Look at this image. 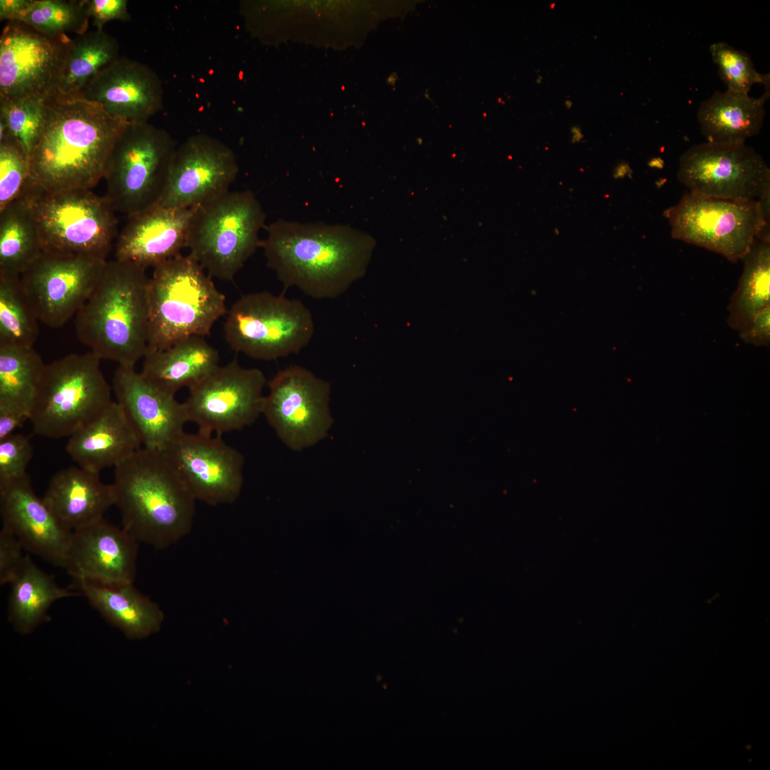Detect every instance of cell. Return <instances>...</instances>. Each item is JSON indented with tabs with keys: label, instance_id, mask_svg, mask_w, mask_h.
Listing matches in <instances>:
<instances>
[{
	"label": "cell",
	"instance_id": "30",
	"mask_svg": "<svg viewBox=\"0 0 770 770\" xmlns=\"http://www.w3.org/2000/svg\"><path fill=\"white\" fill-rule=\"evenodd\" d=\"M116 39L103 30L77 35L67 43L52 95H78L88 81L119 57Z\"/></svg>",
	"mask_w": 770,
	"mask_h": 770
},
{
	"label": "cell",
	"instance_id": "43",
	"mask_svg": "<svg viewBox=\"0 0 770 770\" xmlns=\"http://www.w3.org/2000/svg\"><path fill=\"white\" fill-rule=\"evenodd\" d=\"M30 414L23 409L0 405V441L14 434L15 431L29 421Z\"/></svg>",
	"mask_w": 770,
	"mask_h": 770
},
{
	"label": "cell",
	"instance_id": "29",
	"mask_svg": "<svg viewBox=\"0 0 770 770\" xmlns=\"http://www.w3.org/2000/svg\"><path fill=\"white\" fill-rule=\"evenodd\" d=\"M9 585L8 619L22 634L31 632L42 623L56 601L76 595L60 587L29 555H26L21 570Z\"/></svg>",
	"mask_w": 770,
	"mask_h": 770
},
{
	"label": "cell",
	"instance_id": "39",
	"mask_svg": "<svg viewBox=\"0 0 770 770\" xmlns=\"http://www.w3.org/2000/svg\"><path fill=\"white\" fill-rule=\"evenodd\" d=\"M34 448L29 438L14 433L0 441V484L26 476Z\"/></svg>",
	"mask_w": 770,
	"mask_h": 770
},
{
	"label": "cell",
	"instance_id": "27",
	"mask_svg": "<svg viewBox=\"0 0 770 770\" xmlns=\"http://www.w3.org/2000/svg\"><path fill=\"white\" fill-rule=\"evenodd\" d=\"M73 581L89 604L128 638L143 639L160 630L163 612L137 590L134 582L106 585Z\"/></svg>",
	"mask_w": 770,
	"mask_h": 770
},
{
	"label": "cell",
	"instance_id": "13",
	"mask_svg": "<svg viewBox=\"0 0 770 770\" xmlns=\"http://www.w3.org/2000/svg\"><path fill=\"white\" fill-rule=\"evenodd\" d=\"M268 387L262 414L287 446L302 451L327 437L333 423L328 381L294 365L279 371Z\"/></svg>",
	"mask_w": 770,
	"mask_h": 770
},
{
	"label": "cell",
	"instance_id": "17",
	"mask_svg": "<svg viewBox=\"0 0 770 770\" xmlns=\"http://www.w3.org/2000/svg\"><path fill=\"white\" fill-rule=\"evenodd\" d=\"M71 40L9 21L0 37V102L50 96Z\"/></svg>",
	"mask_w": 770,
	"mask_h": 770
},
{
	"label": "cell",
	"instance_id": "48",
	"mask_svg": "<svg viewBox=\"0 0 770 770\" xmlns=\"http://www.w3.org/2000/svg\"><path fill=\"white\" fill-rule=\"evenodd\" d=\"M541 81H542V77L540 76H539L538 77V78H537L536 82H537V83H540Z\"/></svg>",
	"mask_w": 770,
	"mask_h": 770
},
{
	"label": "cell",
	"instance_id": "11",
	"mask_svg": "<svg viewBox=\"0 0 770 770\" xmlns=\"http://www.w3.org/2000/svg\"><path fill=\"white\" fill-rule=\"evenodd\" d=\"M224 332L235 351L270 361L300 352L313 337L314 322L301 301L263 291L242 295L231 306Z\"/></svg>",
	"mask_w": 770,
	"mask_h": 770
},
{
	"label": "cell",
	"instance_id": "46",
	"mask_svg": "<svg viewBox=\"0 0 770 770\" xmlns=\"http://www.w3.org/2000/svg\"><path fill=\"white\" fill-rule=\"evenodd\" d=\"M571 132V142L573 143H577L580 142L583 139V134L580 127L573 126L570 128Z\"/></svg>",
	"mask_w": 770,
	"mask_h": 770
},
{
	"label": "cell",
	"instance_id": "47",
	"mask_svg": "<svg viewBox=\"0 0 770 770\" xmlns=\"http://www.w3.org/2000/svg\"><path fill=\"white\" fill-rule=\"evenodd\" d=\"M565 106L568 109H570L573 106V102L570 100H566L565 101Z\"/></svg>",
	"mask_w": 770,
	"mask_h": 770
},
{
	"label": "cell",
	"instance_id": "37",
	"mask_svg": "<svg viewBox=\"0 0 770 770\" xmlns=\"http://www.w3.org/2000/svg\"><path fill=\"white\" fill-rule=\"evenodd\" d=\"M709 51L727 90L749 93L756 83L769 87V75L758 72L746 52L723 41L712 43Z\"/></svg>",
	"mask_w": 770,
	"mask_h": 770
},
{
	"label": "cell",
	"instance_id": "35",
	"mask_svg": "<svg viewBox=\"0 0 770 770\" xmlns=\"http://www.w3.org/2000/svg\"><path fill=\"white\" fill-rule=\"evenodd\" d=\"M88 19L82 1L34 0L15 21L47 36L61 38L69 32L78 35L86 32Z\"/></svg>",
	"mask_w": 770,
	"mask_h": 770
},
{
	"label": "cell",
	"instance_id": "3",
	"mask_svg": "<svg viewBox=\"0 0 770 770\" xmlns=\"http://www.w3.org/2000/svg\"><path fill=\"white\" fill-rule=\"evenodd\" d=\"M112 485L122 528L139 543L164 550L190 533L197 500L162 451L141 447Z\"/></svg>",
	"mask_w": 770,
	"mask_h": 770
},
{
	"label": "cell",
	"instance_id": "33",
	"mask_svg": "<svg viewBox=\"0 0 770 770\" xmlns=\"http://www.w3.org/2000/svg\"><path fill=\"white\" fill-rule=\"evenodd\" d=\"M45 365L34 346L0 345V405L30 414Z\"/></svg>",
	"mask_w": 770,
	"mask_h": 770
},
{
	"label": "cell",
	"instance_id": "42",
	"mask_svg": "<svg viewBox=\"0 0 770 770\" xmlns=\"http://www.w3.org/2000/svg\"><path fill=\"white\" fill-rule=\"evenodd\" d=\"M746 344L769 346L770 344V306L756 312L738 331Z\"/></svg>",
	"mask_w": 770,
	"mask_h": 770
},
{
	"label": "cell",
	"instance_id": "41",
	"mask_svg": "<svg viewBox=\"0 0 770 770\" xmlns=\"http://www.w3.org/2000/svg\"><path fill=\"white\" fill-rule=\"evenodd\" d=\"M84 10L89 19H92L96 29L103 30L105 24L112 20L129 21L126 0H89L82 1Z\"/></svg>",
	"mask_w": 770,
	"mask_h": 770
},
{
	"label": "cell",
	"instance_id": "21",
	"mask_svg": "<svg viewBox=\"0 0 770 770\" xmlns=\"http://www.w3.org/2000/svg\"><path fill=\"white\" fill-rule=\"evenodd\" d=\"M120 405L142 445L163 451L184 432L188 423L183 403L159 389L135 367L118 366L113 379Z\"/></svg>",
	"mask_w": 770,
	"mask_h": 770
},
{
	"label": "cell",
	"instance_id": "45",
	"mask_svg": "<svg viewBox=\"0 0 770 770\" xmlns=\"http://www.w3.org/2000/svg\"><path fill=\"white\" fill-rule=\"evenodd\" d=\"M630 171V168L628 164L621 163L618 165L617 167L615 168L613 175L615 178H622L627 174H629Z\"/></svg>",
	"mask_w": 770,
	"mask_h": 770
},
{
	"label": "cell",
	"instance_id": "22",
	"mask_svg": "<svg viewBox=\"0 0 770 770\" xmlns=\"http://www.w3.org/2000/svg\"><path fill=\"white\" fill-rule=\"evenodd\" d=\"M3 526L28 551L64 568L72 532L63 527L44 500L38 497L26 476L0 484Z\"/></svg>",
	"mask_w": 770,
	"mask_h": 770
},
{
	"label": "cell",
	"instance_id": "1",
	"mask_svg": "<svg viewBox=\"0 0 770 770\" xmlns=\"http://www.w3.org/2000/svg\"><path fill=\"white\" fill-rule=\"evenodd\" d=\"M265 229L267 267L286 289L316 299L337 298L362 277L374 246L367 234L343 224L279 219Z\"/></svg>",
	"mask_w": 770,
	"mask_h": 770
},
{
	"label": "cell",
	"instance_id": "34",
	"mask_svg": "<svg viewBox=\"0 0 770 770\" xmlns=\"http://www.w3.org/2000/svg\"><path fill=\"white\" fill-rule=\"evenodd\" d=\"M38 322L20 275L0 273V345L34 346Z\"/></svg>",
	"mask_w": 770,
	"mask_h": 770
},
{
	"label": "cell",
	"instance_id": "40",
	"mask_svg": "<svg viewBox=\"0 0 770 770\" xmlns=\"http://www.w3.org/2000/svg\"><path fill=\"white\" fill-rule=\"evenodd\" d=\"M19 539L7 528L0 530V585L10 584L21 570L26 555Z\"/></svg>",
	"mask_w": 770,
	"mask_h": 770
},
{
	"label": "cell",
	"instance_id": "36",
	"mask_svg": "<svg viewBox=\"0 0 770 770\" xmlns=\"http://www.w3.org/2000/svg\"><path fill=\"white\" fill-rule=\"evenodd\" d=\"M46 99L28 98L0 102V119L29 157L43 128Z\"/></svg>",
	"mask_w": 770,
	"mask_h": 770
},
{
	"label": "cell",
	"instance_id": "15",
	"mask_svg": "<svg viewBox=\"0 0 770 770\" xmlns=\"http://www.w3.org/2000/svg\"><path fill=\"white\" fill-rule=\"evenodd\" d=\"M265 383L260 369L244 368L236 359L220 365L190 389L183 402L188 421L207 435L222 436L250 426L262 414Z\"/></svg>",
	"mask_w": 770,
	"mask_h": 770
},
{
	"label": "cell",
	"instance_id": "18",
	"mask_svg": "<svg viewBox=\"0 0 770 770\" xmlns=\"http://www.w3.org/2000/svg\"><path fill=\"white\" fill-rule=\"evenodd\" d=\"M238 171L235 153L225 143L205 134L190 136L173 153L159 205L200 206L228 192Z\"/></svg>",
	"mask_w": 770,
	"mask_h": 770
},
{
	"label": "cell",
	"instance_id": "2",
	"mask_svg": "<svg viewBox=\"0 0 770 770\" xmlns=\"http://www.w3.org/2000/svg\"><path fill=\"white\" fill-rule=\"evenodd\" d=\"M126 124L78 95L48 96L43 128L29 155V183L47 191L91 190L103 179Z\"/></svg>",
	"mask_w": 770,
	"mask_h": 770
},
{
	"label": "cell",
	"instance_id": "19",
	"mask_svg": "<svg viewBox=\"0 0 770 770\" xmlns=\"http://www.w3.org/2000/svg\"><path fill=\"white\" fill-rule=\"evenodd\" d=\"M78 95L127 123L148 122L163 101L158 75L142 63L120 56L91 78Z\"/></svg>",
	"mask_w": 770,
	"mask_h": 770
},
{
	"label": "cell",
	"instance_id": "31",
	"mask_svg": "<svg viewBox=\"0 0 770 770\" xmlns=\"http://www.w3.org/2000/svg\"><path fill=\"white\" fill-rule=\"evenodd\" d=\"M42 252L34 215L22 196L0 210V273L21 275Z\"/></svg>",
	"mask_w": 770,
	"mask_h": 770
},
{
	"label": "cell",
	"instance_id": "20",
	"mask_svg": "<svg viewBox=\"0 0 770 770\" xmlns=\"http://www.w3.org/2000/svg\"><path fill=\"white\" fill-rule=\"evenodd\" d=\"M139 543L104 518L72 532L64 569L75 581L134 582Z\"/></svg>",
	"mask_w": 770,
	"mask_h": 770
},
{
	"label": "cell",
	"instance_id": "32",
	"mask_svg": "<svg viewBox=\"0 0 770 770\" xmlns=\"http://www.w3.org/2000/svg\"><path fill=\"white\" fill-rule=\"evenodd\" d=\"M741 260L742 274L727 307V324L736 331L770 306V241L756 239Z\"/></svg>",
	"mask_w": 770,
	"mask_h": 770
},
{
	"label": "cell",
	"instance_id": "44",
	"mask_svg": "<svg viewBox=\"0 0 770 770\" xmlns=\"http://www.w3.org/2000/svg\"><path fill=\"white\" fill-rule=\"evenodd\" d=\"M34 0H1V20L15 21L21 13L26 11Z\"/></svg>",
	"mask_w": 770,
	"mask_h": 770
},
{
	"label": "cell",
	"instance_id": "14",
	"mask_svg": "<svg viewBox=\"0 0 770 770\" xmlns=\"http://www.w3.org/2000/svg\"><path fill=\"white\" fill-rule=\"evenodd\" d=\"M107 262L91 255L43 251L20 275L24 292L38 321L57 328L76 316Z\"/></svg>",
	"mask_w": 770,
	"mask_h": 770
},
{
	"label": "cell",
	"instance_id": "26",
	"mask_svg": "<svg viewBox=\"0 0 770 770\" xmlns=\"http://www.w3.org/2000/svg\"><path fill=\"white\" fill-rule=\"evenodd\" d=\"M218 351L203 337L193 336L172 346L147 351L141 374L164 391L175 395L178 390L198 385L219 367Z\"/></svg>",
	"mask_w": 770,
	"mask_h": 770
},
{
	"label": "cell",
	"instance_id": "12",
	"mask_svg": "<svg viewBox=\"0 0 770 770\" xmlns=\"http://www.w3.org/2000/svg\"><path fill=\"white\" fill-rule=\"evenodd\" d=\"M677 178L688 192L703 197L751 201L770 192V168L746 143L691 146L679 158Z\"/></svg>",
	"mask_w": 770,
	"mask_h": 770
},
{
	"label": "cell",
	"instance_id": "25",
	"mask_svg": "<svg viewBox=\"0 0 770 770\" xmlns=\"http://www.w3.org/2000/svg\"><path fill=\"white\" fill-rule=\"evenodd\" d=\"M43 499L61 524L71 532L103 519L115 505L113 485L104 483L100 473L78 466L56 473Z\"/></svg>",
	"mask_w": 770,
	"mask_h": 770
},
{
	"label": "cell",
	"instance_id": "24",
	"mask_svg": "<svg viewBox=\"0 0 770 770\" xmlns=\"http://www.w3.org/2000/svg\"><path fill=\"white\" fill-rule=\"evenodd\" d=\"M142 447L125 412L113 401L69 436L66 451L77 466L98 473L117 466Z\"/></svg>",
	"mask_w": 770,
	"mask_h": 770
},
{
	"label": "cell",
	"instance_id": "8",
	"mask_svg": "<svg viewBox=\"0 0 770 770\" xmlns=\"http://www.w3.org/2000/svg\"><path fill=\"white\" fill-rule=\"evenodd\" d=\"M171 136L148 122L127 123L110 152L103 179L115 212L128 218L158 205L176 148Z\"/></svg>",
	"mask_w": 770,
	"mask_h": 770
},
{
	"label": "cell",
	"instance_id": "7",
	"mask_svg": "<svg viewBox=\"0 0 770 770\" xmlns=\"http://www.w3.org/2000/svg\"><path fill=\"white\" fill-rule=\"evenodd\" d=\"M101 360L89 351L46 364L30 410L29 421L36 434L69 437L113 401Z\"/></svg>",
	"mask_w": 770,
	"mask_h": 770
},
{
	"label": "cell",
	"instance_id": "38",
	"mask_svg": "<svg viewBox=\"0 0 770 770\" xmlns=\"http://www.w3.org/2000/svg\"><path fill=\"white\" fill-rule=\"evenodd\" d=\"M30 178L29 157L8 133L0 140V210L23 196Z\"/></svg>",
	"mask_w": 770,
	"mask_h": 770
},
{
	"label": "cell",
	"instance_id": "23",
	"mask_svg": "<svg viewBox=\"0 0 770 770\" xmlns=\"http://www.w3.org/2000/svg\"><path fill=\"white\" fill-rule=\"evenodd\" d=\"M195 208L158 205L128 217L115 242V259L147 269L181 255Z\"/></svg>",
	"mask_w": 770,
	"mask_h": 770
},
{
	"label": "cell",
	"instance_id": "10",
	"mask_svg": "<svg viewBox=\"0 0 770 770\" xmlns=\"http://www.w3.org/2000/svg\"><path fill=\"white\" fill-rule=\"evenodd\" d=\"M23 196L43 252L106 259L118 233L115 212L104 196L91 190L47 191L30 183Z\"/></svg>",
	"mask_w": 770,
	"mask_h": 770
},
{
	"label": "cell",
	"instance_id": "5",
	"mask_svg": "<svg viewBox=\"0 0 770 770\" xmlns=\"http://www.w3.org/2000/svg\"><path fill=\"white\" fill-rule=\"evenodd\" d=\"M148 284V350L210 334L226 312L225 296L190 254L153 268Z\"/></svg>",
	"mask_w": 770,
	"mask_h": 770
},
{
	"label": "cell",
	"instance_id": "6",
	"mask_svg": "<svg viewBox=\"0 0 770 770\" xmlns=\"http://www.w3.org/2000/svg\"><path fill=\"white\" fill-rule=\"evenodd\" d=\"M266 214L250 190L228 191L196 207L187 248L210 276L232 280L261 247Z\"/></svg>",
	"mask_w": 770,
	"mask_h": 770
},
{
	"label": "cell",
	"instance_id": "16",
	"mask_svg": "<svg viewBox=\"0 0 770 770\" xmlns=\"http://www.w3.org/2000/svg\"><path fill=\"white\" fill-rule=\"evenodd\" d=\"M197 501L233 503L244 481V457L222 436L183 432L162 451Z\"/></svg>",
	"mask_w": 770,
	"mask_h": 770
},
{
	"label": "cell",
	"instance_id": "28",
	"mask_svg": "<svg viewBox=\"0 0 770 770\" xmlns=\"http://www.w3.org/2000/svg\"><path fill=\"white\" fill-rule=\"evenodd\" d=\"M769 90L760 97L730 90L715 91L697 111L701 132L714 143H745L761 129Z\"/></svg>",
	"mask_w": 770,
	"mask_h": 770
},
{
	"label": "cell",
	"instance_id": "4",
	"mask_svg": "<svg viewBox=\"0 0 770 770\" xmlns=\"http://www.w3.org/2000/svg\"><path fill=\"white\" fill-rule=\"evenodd\" d=\"M146 269L108 261L89 297L76 314L78 339L100 359L135 367L148 344Z\"/></svg>",
	"mask_w": 770,
	"mask_h": 770
},
{
	"label": "cell",
	"instance_id": "9",
	"mask_svg": "<svg viewBox=\"0 0 770 770\" xmlns=\"http://www.w3.org/2000/svg\"><path fill=\"white\" fill-rule=\"evenodd\" d=\"M770 192L757 200L737 201L685 192L664 212L674 239L741 260L757 239L770 241Z\"/></svg>",
	"mask_w": 770,
	"mask_h": 770
}]
</instances>
